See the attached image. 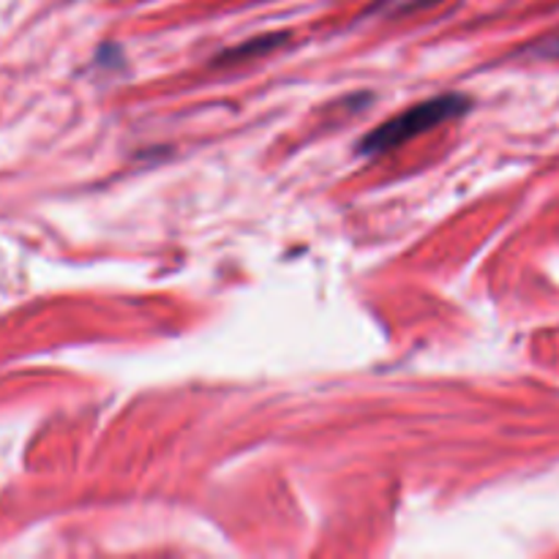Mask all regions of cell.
Returning a JSON list of instances; mask_svg holds the SVG:
<instances>
[{
  "instance_id": "1",
  "label": "cell",
  "mask_w": 559,
  "mask_h": 559,
  "mask_svg": "<svg viewBox=\"0 0 559 559\" xmlns=\"http://www.w3.org/2000/svg\"><path fill=\"white\" fill-rule=\"evenodd\" d=\"M467 109L469 98L459 96V93H445V96H435L424 104H415V107L399 112L396 118L377 126L371 134H366L364 140H360V153L377 156V153L393 151V147L404 145V142L424 134V131L435 129V126L445 123V120L451 118H459V115H464Z\"/></svg>"
},
{
  "instance_id": "2",
  "label": "cell",
  "mask_w": 559,
  "mask_h": 559,
  "mask_svg": "<svg viewBox=\"0 0 559 559\" xmlns=\"http://www.w3.org/2000/svg\"><path fill=\"white\" fill-rule=\"evenodd\" d=\"M442 3V0H377L371 11H382V14H409V11L429 9V5Z\"/></svg>"
},
{
  "instance_id": "3",
  "label": "cell",
  "mask_w": 559,
  "mask_h": 559,
  "mask_svg": "<svg viewBox=\"0 0 559 559\" xmlns=\"http://www.w3.org/2000/svg\"><path fill=\"white\" fill-rule=\"evenodd\" d=\"M549 52H551V55H559V38H557L555 44H549Z\"/></svg>"
}]
</instances>
